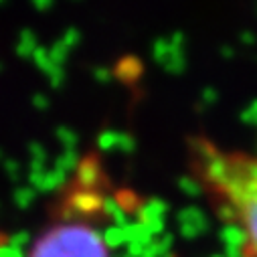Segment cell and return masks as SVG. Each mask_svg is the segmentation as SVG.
<instances>
[{
    "label": "cell",
    "mask_w": 257,
    "mask_h": 257,
    "mask_svg": "<svg viewBox=\"0 0 257 257\" xmlns=\"http://www.w3.org/2000/svg\"><path fill=\"white\" fill-rule=\"evenodd\" d=\"M33 105L39 107V109H45V107H49V97L43 95V93H37V95L33 97Z\"/></svg>",
    "instance_id": "cell-11"
},
{
    "label": "cell",
    "mask_w": 257,
    "mask_h": 257,
    "mask_svg": "<svg viewBox=\"0 0 257 257\" xmlns=\"http://www.w3.org/2000/svg\"><path fill=\"white\" fill-rule=\"evenodd\" d=\"M77 164H79V158H77L75 150H63V152H61V156L55 160L53 168L61 170L63 174H67L69 170H75V168H77Z\"/></svg>",
    "instance_id": "cell-4"
},
{
    "label": "cell",
    "mask_w": 257,
    "mask_h": 257,
    "mask_svg": "<svg viewBox=\"0 0 257 257\" xmlns=\"http://www.w3.org/2000/svg\"><path fill=\"white\" fill-rule=\"evenodd\" d=\"M39 49V43H37V37L35 33L31 31H23L21 37H19V43H17V53L21 57H33V53Z\"/></svg>",
    "instance_id": "cell-3"
},
{
    "label": "cell",
    "mask_w": 257,
    "mask_h": 257,
    "mask_svg": "<svg viewBox=\"0 0 257 257\" xmlns=\"http://www.w3.org/2000/svg\"><path fill=\"white\" fill-rule=\"evenodd\" d=\"M31 3H33V7L39 9V11H47V9L53 7V0H31Z\"/></svg>",
    "instance_id": "cell-12"
},
{
    "label": "cell",
    "mask_w": 257,
    "mask_h": 257,
    "mask_svg": "<svg viewBox=\"0 0 257 257\" xmlns=\"http://www.w3.org/2000/svg\"><path fill=\"white\" fill-rule=\"evenodd\" d=\"M103 241L107 247H119V245H127V235H125V227H109L103 235Z\"/></svg>",
    "instance_id": "cell-6"
},
{
    "label": "cell",
    "mask_w": 257,
    "mask_h": 257,
    "mask_svg": "<svg viewBox=\"0 0 257 257\" xmlns=\"http://www.w3.org/2000/svg\"><path fill=\"white\" fill-rule=\"evenodd\" d=\"M119 140H121V134L117 132H103L99 136V148L109 152V150H119Z\"/></svg>",
    "instance_id": "cell-8"
},
{
    "label": "cell",
    "mask_w": 257,
    "mask_h": 257,
    "mask_svg": "<svg viewBox=\"0 0 257 257\" xmlns=\"http://www.w3.org/2000/svg\"><path fill=\"white\" fill-rule=\"evenodd\" d=\"M29 257H109L103 235L85 223H61L45 231Z\"/></svg>",
    "instance_id": "cell-2"
},
{
    "label": "cell",
    "mask_w": 257,
    "mask_h": 257,
    "mask_svg": "<svg viewBox=\"0 0 257 257\" xmlns=\"http://www.w3.org/2000/svg\"><path fill=\"white\" fill-rule=\"evenodd\" d=\"M59 41H61L63 45H65L67 49H73V47H75V45L81 41V33H79L77 29H69V31H67L65 35H63Z\"/></svg>",
    "instance_id": "cell-9"
},
{
    "label": "cell",
    "mask_w": 257,
    "mask_h": 257,
    "mask_svg": "<svg viewBox=\"0 0 257 257\" xmlns=\"http://www.w3.org/2000/svg\"><path fill=\"white\" fill-rule=\"evenodd\" d=\"M15 205L19 207V209H27V207H31L33 203H35V197H37V190L31 186V184H27V186H19L17 190H15Z\"/></svg>",
    "instance_id": "cell-5"
},
{
    "label": "cell",
    "mask_w": 257,
    "mask_h": 257,
    "mask_svg": "<svg viewBox=\"0 0 257 257\" xmlns=\"http://www.w3.org/2000/svg\"><path fill=\"white\" fill-rule=\"evenodd\" d=\"M0 3H3V0H0Z\"/></svg>",
    "instance_id": "cell-13"
},
{
    "label": "cell",
    "mask_w": 257,
    "mask_h": 257,
    "mask_svg": "<svg viewBox=\"0 0 257 257\" xmlns=\"http://www.w3.org/2000/svg\"><path fill=\"white\" fill-rule=\"evenodd\" d=\"M5 168H7L9 176H11V180H17V178H19V172H21V166H19V162H13V160H9V162L5 164Z\"/></svg>",
    "instance_id": "cell-10"
},
{
    "label": "cell",
    "mask_w": 257,
    "mask_h": 257,
    "mask_svg": "<svg viewBox=\"0 0 257 257\" xmlns=\"http://www.w3.org/2000/svg\"><path fill=\"white\" fill-rule=\"evenodd\" d=\"M188 188L203 197L239 257H257V148L188 140Z\"/></svg>",
    "instance_id": "cell-1"
},
{
    "label": "cell",
    "mask_w": 257,
    "mask_h": 257,
    "mask_svg": "<svg viewBox=\"0 0 257 257\" xmlns=\"http://www.w3.org/2000/svg\"><path fill=\"white\" fill-rule=\"evenodd\" d=\"M57 138L63 144V150H75L77 148V134L67 127H59L57 130Z\"/></svg>",
    "instance_id": "cell-7"
}]
</instances>
